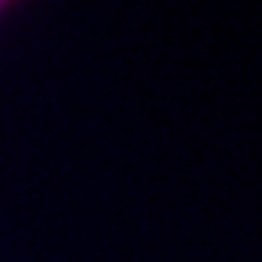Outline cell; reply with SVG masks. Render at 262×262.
Instances as JSON below:
<instances>
[{
    "label": "cell",
    "mask_w": 262,
    "mask_h": 262,
    "mask_svg": "<svg viewBox=\"0 0 262 262\" xmlns=\"http://www.w3.org/2000/svg\"><path fill=\"white\" fill-rule=\"evenodd\" d=\"M4 4H7V0H0V7H4Z\"/></svg>",
    "instance_id": "cell-1"
}]
</instances>
